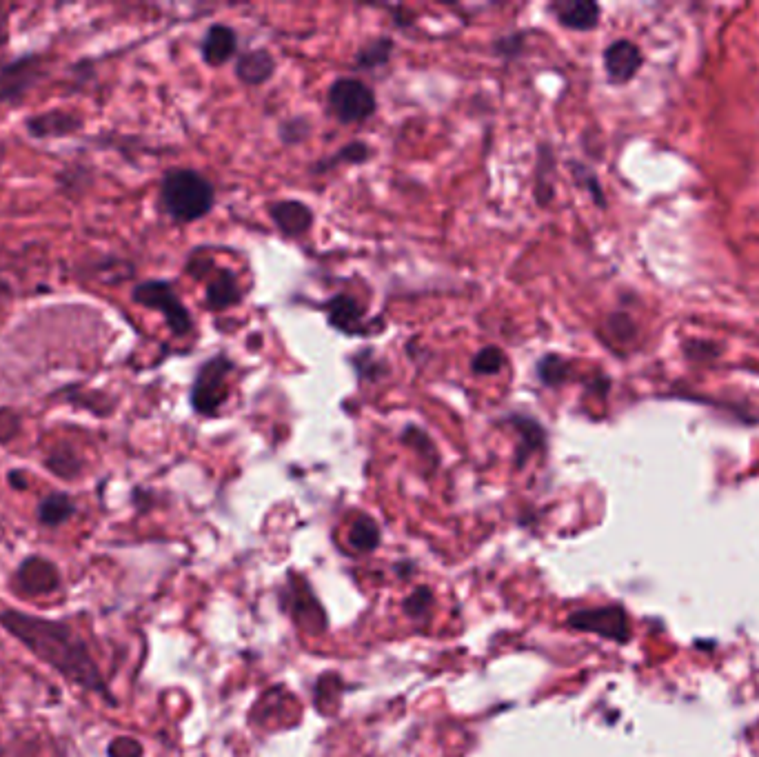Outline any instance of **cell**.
I'll return each mask as SVG.
<instances>
[{
    "instance_id": "19",
    "label": "cell",
    "mask_w": 759,
    "mask_h": 757,
    "mask_svg": "<svg viewBox=\"0 0 759 757\" xmlns=\"http://www.w3.org/2000/svg\"><path fill=\"white\" fill-rule=\"evenodd\" d=\"M78 513V502L67 491H52L38 500L36 504V522L45 529H58L74 520Z\"/></svg>"
},
{
    "instance_id": "30",
    "label": "cell",
    "mask_w": 759,
    "mask_h": 757,
    "mask_svg": "<svg viewBox=\"0 0 759 757\" xmlns=\"http://www.w3.org/2000/svg\"><path fill=\"white\" fill-rule=\"evenodd\" d=\"M351 362H353V367H356L358 376L364 380H380V376H384V371H387L384 360L373 358L371 349H364V351L356 353V358H353Z\"/></svg>"
},
{
    "instance_id": "14",
    "label": "cell",
    "mask_w": 759,
    "mask_h": 757,
    "mask_svg": "<svg viewBox=\"0 0 759 757\" xmlns=\"http://www.w3.org/2000/svg\"><path fill=\"white\" fill-rule=\"evenodd\" d=\"M269 216L285 236L300 238L313 227V211L300 200H278L269 207Z\"/></svg>"
},
{
    "instance_id": "34",
    "label": "cell",
    "mask_w": 759,
    "mask_h": 757,
    "mask_svg": "<svg viewBox=\"0 0 759 757\" xmlns=\"http://www.w3.org/2000/svg\"><path fill=\"white\" fill-rule=\"evenodd\" d=\"M7 484L14 491H27L29 489V476L25 469H9L7 471Z\"/></svg>"
},
{
    "instance_id": "18",
    "label": "cell",
    "mask_w": 759,
    "mask_h": 757,
    "mask_svg": "<svg viewBox=\"0 0 759 757\" xmlns=\"http://www.w3.org/2000/svg\"><path fill=\"white\" fill-rule=\"evenodd\" d=\"M96 183V171L91 165L83 163V160H72L65 163V167L58 171L54 178L56 191L60 196H65L72 203H80L87 196V191Z\"/></svg>"
},
{
    "instance_id": "31",
    "label": "cell",
    "mask_w": 759,
    "mask_h": 757,
    "mask_svg": "<svg viewBox=\"0 0 759 757\" xmlns=\"http://www.w3.org/2000/svg\"><path fill=\"white\" fill-rule=\"evenodd\" d=\"M145 746L134 735H116L107 744V757H143Z\"/></svg>"
},
{
    "instance_id": "4",
    "label": "cell",
    "mask_w": 759,
    "mask_h": 757,
    "mask_svg": "<svg viewBox=\"0 0 759 757\" xmlns=\"http://www.w3.org/2000/svg\"><path fill=\"white\" fill-rule=\"evenodd\" d=\"M234 369V360H229L225 353H216L198 367L189 391V405L198 416L214 418L225 407L229 400V376Z\"/></svg>"
},
{
    "instance_id": "37",
    "label": "cell",
    "mask_w": 759,
    "mask_h": 757,
    "mask_svg": "<svg viewBox=\"0 0 759 757\" xmlns=\"http://www.w3.org/2000/svg\"><path fill=\"white\" fill-rule=\"evenodd\" d=\"M7 151H9L7 143H5V140H3V138H0V171H3V167H5V160H7Z\"/></svg>"
},
{
    "instance_id": "22",
    "label": "cell",
    "mask_w": 759,
    "mask_h": 757,
    "mask_svg": "<svg viewBox=\"0 0 759 757\" xmlns=\"http://www.w3.org/2000/svg\"><path fill=\"white\" fill-rule=\"evenodd\" d=\"M369 156H371V147L364 143V140H351L349 145L340 147L331 158H325L322 163L313 165L311 171L313 174H320V171H329L338 165H362V163H367Z\"/></svg>"
},
{
    "instance_id": "23",
    "label": "cell",
    "mask_w": 759,
    "mask_h": 757,
    "mask_svg": "<svg viewBox=\"0 0 759 757\" xmlns=\"http://www.w3.org/2000/svg\"><path fill=\"white\" fill-rule=\"evenodd\" d=\"M393 49H396V43L389 36H378L369 40L367 45L360 47V52L356 54V67L360 69H378L384 67L393 56Z\"/></svg>"
},
{
    "instance_id": "25",
    "label": "cell",
    "mask_w": 759,
    "mask_h": 757,
    "mask_svg": "<svg viewBox=\"0 0 759 757\" xmlns=\"http://www.w3.org/2000/svg\"><path fill=\"white\" fill-rule=\"evenodd\" d=\"M535 371H538V380L542 382L544 387L555 389V387H562L564 382L569 380L571 362L564 360L562 356H558V353H546V356L538 362Z\"/></svg>"
},
{
    "instance_id": "11",
    "label": "cell",
    "mask_w": 759,
    "mask_h": 757,
    "mask_svg": "<svg viewBox=\"0 0 759 757\" xmlns=\"http://www.w3.org/2000/svg\"><path fill=\"white\" fill-rule=\"evenodd\" d=\"M56 400H65L67 405H72L80 411L91 413L94 418H109L116 411L118 398L107 389H87L83 385H67L63 389L54 391Z\"/></svg>"
},
{
    "instance_id": "1",
    "label": "cell",
    "mask_w": 759,
    "mask_h": 757,
    "mask_svg": "<svg viewBox=\"0 0 759 757\" xmlns=\"http://www.w3.org/2000/svg\"><path fill=\"white\" fill-rule=\"evenodd\" d=\"M0 627L65 682L98 695L109 706L118 704L83 635L67 622L40 618L14 607H0Z\"/></svg>"
},
{
    "instance_id": "16",
    "label": "cell",
    "mask_w": 759,
    "mask_h": 757,
    "mask_svg": "<svg viewBox=\"0 0 759 757\" xmlns=\"http://www.w3.org/2000/svg\"><path fill=\"white\" fill-rule=\"evenodd\" d=\"M238 34L229 25H211L200 43V56L209 67H220L234 58Z\"/></svg>"
},
{
    "instance_id": "27",
    "label": "cell",
    "mask_w": 759,
    "mask_h": 757,
    "mask_svg": "<svg viewBox=\"0 0 759 757\" xmlns=\"http://www.w3.org/2000/svg\"><path fill=\"white\" fill-rule=\"evenodd\" d=\"M400 440H402L404 444H407V447H411L413 451H416L422 460H429L431 464L438 462V453H435V447H433L431 438H429L427 433H424L420 427L409 425L407 429L402 431Z\"/></svg>"
},
{
    "instance_id": "5",
    "label": "cell",
    "mask_w": 759,
    "mask_h": 757,
    "mask_svg": "<svg viewBox=\"0 0 759 757\" xmlns=\"http://www.w3.org/2000/svg\"><path fill=\"white\" fill-rule=\"evenodd\" d=\"M47 74L49 60L40 52H27L0 63V107L23 105Z\"/></svg>"
},
{
    "instance_id": "6",
    "label": "cell",
    "mask_w": 759,
    "mask_h": 757,
    "mask_svg": "<svg viewBox=\"0 0 759 757\" xmlns=\"http://www.w3.org/2000/svg\"><path fill=\"white\" fill-rule=\"evenodd\" d=\"M327 105L342 125L364 123L378 111V100L373 89L358 78H338L329 87Z\"/></svg>"
},
{
    "instance_id": "10",
    "label": "cell",
    "mask_w": 759,
    "mask_h": 757,
    "mask_svg": "<svg viewBox=\"0 0 759 757\" xmlns=\"http://www.w3.org/2000/svg\"><path fill=\"white\" fill-rule=\"evenodd\" d=\"M569 627L602 635L606 640L626 642L629 640V620L620 607H602L578 611L569 618Z\"/></svg>"
},
{
    "instance_id": "9",
    "label": "cell",
    "mask_w": 759,
    "mask_h": 757,
    "mask_svg": "<svg viewBox=\"0 0 759 757\" xmlns=\"http://www.w3.org/2000/svg\"><path fill=\"white\" fill-rule=\"evenodd\" d=\"M325 311L329 325L340 333H347V336H364V333H373L382 327L380 318L367 320V309L349 294L329 298Z\"/></svg>"
},
{
    "instance_id": "26",
    "label": "cell",
    "mask_w": 759,
    "mask_h": 757,
    "mask_svg": "<svg viewBox=\"0 0 759 757\" xmlns=\"http://www.w3.org/2000/svg\"><path fill=\"white\" fill-rule=\"evenodd\" d=\"M504 362H506L504 351L500 347L489 345L475 353L471 362V371L475 373V376H495V373L502 371Z\"/></svg>"
},
{
    "instance_id": "28",
    "label": "cell",
    "mask_w": 759,
    "mask_h": 757,
    "mask_svg": "<svg viewBox=\"0 0 759 757\" xmlns=\"http://www.w3.org/2000/svg\"><path fill=\"white\" fill-rule=\"evenodd\" d=\"M23 431V416L14 407H0V447L12 444Z\"/></svg>"
},
{
    "instance_id": "33",
    "label": "cell",
    "mask_w": 759,
    "mask_h": 757,
    "mask_svg": "<svg viewBox=\"0 0 759 757\" xmlns=\"http://www.w3.org/2000/svg\"><path fill=\"white\" fill-rule=\"evenodd\" d=\"M311 134V123L307 118H291L280 125V138L287 145H298Z\"/></svg>"
},
{
    "instance_id": "29",
    "label": "cell",
    "mask_w": 759,
    "mask_h": 757,
    "mask_svg": "<svg viewBox=\"0 0 759 757\" xmlns=\"http://www.w3.org/2000/svg\"><path fill=\"white\" fill-rule=\"evenodd\" d=\"M431 607H433V593H431L429 587H420V589H416V591H413V593L409 595L407 600H404V604H402L404 613H407L409 618H416V620L427 618L429 611H431Z\"/></svg>"
},
{
    "instance_id": "21",
    "label": "cell",
    "mask_w": 759,
    "mask_h": 757,
    "mask_svg": "<svg viewBox=\"0 0 759 757\" xmlns=\"http://www.w3.org/2000/svg\"><path fill=\"white\" fill-rule=\"evenodd\" d=\"M240 300L242 291L238 287L236 274L229 269H220L218 276L205 289V307L209 311H225L240 305Z\"/></svg>"
},
{
    "instance_id": "17",
    "label": "cell",
    "mask_w": 759,
    "mask_h": 757,
    "mask_svg": "<svg viewBox=\"0 0 759 757\" xmlns=\"http://www.w3.org/2000/svg\"><path fill=\"white\" fill-rule=\"evenodd\" d=\"M555 20L573 32H591L600 23V5L591 0H558L551 5Z\"/></svg>"
},
{
    "instance_id": "12",
    "label": "cell",
    "mask_w": 759,
    "mask_h": 757,
    "mask_svg": "<svg viewBox=\"0 0 759 757\" xmlns=\"http://www.w3.org/2000/svg\"><path fill=\"white\" fill-rule=\"evenodd\" d=\"M640 67H642V52L631 43V40H617V43L606 47L604 69H606V76H609V80H613V83L617 85L629 83Z\"/></svg>"
},
{
    "instance_id": "7",
    "label": "cell",
    "mask_w": 759,
    "mask_h": 757,
    "mask_svg": "<svg viewBox=\"0 0 759 757\" xmlns=\"http://www.w3.org/2000/svg\"><path fill=\"white\" fill-rule=\"evenodd\" d=\"M12 584L23 595H52L63 587V573L58 564L43 553H29L14 569Z\"/></svg>"
},
{
    "instance_id": "24",
    "label": "cell",
    "mask_w": 759,
    "mask_h": 757,
    "mask_svg": "<svg viewBox=\"0 0 759 757\" xmlns=\"http://www.w3.org/2000/svg\"><path fill=\"white\" fill-rule=\"evenodd\" d=\"M380 527L378 522L369 516H360L349 529V544L360 553H371L380 547Z\"/></svg>"
},
{
    "instance_id": "20",
    "label": "cell",
    "mask_w": 759,
    "mask_h": 757,
    "mask_svg": "<svg viewBox=\"0 0 759 757\" xmlns=\"http://www.w3.org/2000/svg\"><path fill=\"white\" fill-rule=\"evenodd\" d=\"M276 72V58L269 54V49H249V52L238 56L236 76L240 83L258 87L271 80Z\"/></svg>"
},
{
    "instance_id": "36",
    "label": "cell",
    "mask_w": 759,
    "mask_h": 757,
    "mask_svg": "<svg viewBox=\"0 0 759 757\" xmlns=\"http://www.w3.org/2000/svg\"><path fill=\"white\" fill-rule=\"evenodd\" d=\"M9 40V27H7V16L0 14V47H5Z\"/></svg>"
},
{
    "instance_id": "2",
    "label": "cell",
    "mask_w": 759,
    "mask_h": 757,
    "mask_svg": "<svg viewBox=\"0 0 759 757\" xmlns=\"http://www.w3.org/2000/svg\"><path fill=\"white\" fill-rule=\"evenodd\" d=\"M158 203L163 214L178 225H191L205 218L216 205V189L196 169L174 167L160 178Z\"/></svg>"
},
{
    "instance_id": "15",
    "label": "cell",
    "mask_w": 759,
    "mask_h": 757,
    "mask_svg": "<svg viewBox=\"0 0 759 757\" xmlns=\"http://www.w3.org/2000/svg\"><path fill=\"white\" fill-rule=\"evenodd\" d=\"M43 467L58 480L76 482L85 473V458L72 442H56L47 449Z\"/></svg>"
},
{
    "instance_id": "35",
    "label": "cell",
    "mask_w": 759,
    "mask_h": 757,
    "mask_svg": "<svg viewBox=\"0 0 759 757\" xmlns=\"http://www.w3.org/2000/svg\"><path fill=\"white\" fill-rule=\"evenodd\" d=\"M12 296H14L12 285H9L7 280H0V305H3V302H7Z\"/></svg>"
},
{
    "instance_id": "13",
    "label": "cell",
    "mask_w": 759,
    "mask_h": 757,
    "mask_svg": "<svg viewBox=\"0 0 759 757\" xmlns=\"http://www.w3.org/2000/svg\"><path fill=\"white\" fill-rule=\"evenodd\" d=\"M506 425H509L515 433H518V451H515V464L522 469L533 453L544 449L546 444V431L538 420L526 416V413H511L506 416Z\"/></svg>"
},
{
    "instance_id": "8",
    "label": "cell",
    "mask_w": 759,
    "mask_h": 757,
    "mask_svg": "<svg viewBox=\"0 0 759 757\" xmlns=\"http://www.w3.org/2000/svg\"><path fill=\"white\" fill-rule=\"evenodd\" d=\"M23 125L27 136L34 140H63L78 136L85 129V116L76 109L54 107L27 116Z\"/></svg>"
},
{
    "instance_id": "32",
    "label": "cell",
    "mask_w": 759,
    "mask_h": 757,
    "mask_svg": "<svg viewBox=\"0 0 759 757\" xmlns=\"http://www.w3.org/2000/svg\"><path fill=\"white\" fill-rule=\"evenodd\" d=\"M524 43H526V36L520 34V32L518 34H509V36H500L493 43V52L498 54L500 58H504V60L520 58L522 52H524Z\"/></svg>"
},
{
    "instance_id": "3",
    "label": "cell",
    "mask_w": 759,
    "mask_h": 757,
    "mask_svg": "<svg viewBox=\"0 0 759 757\" xmlns=\"http://www.w3.org/2000/svg\"><path fill=\"white\" fill-rule=\"evenodd\" d=\"M131 302L163 316L171 336L187 338L194 331V318H191V311L185 307V302L180 300L174 282L160 278L140 280L131 287Z\"/></svg>"
}]
</instances>
